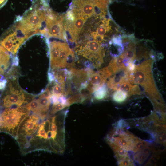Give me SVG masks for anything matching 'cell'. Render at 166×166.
I'll list each match as a JSON object with an SVG mask.
<instances>
[{
    "instance_id": "obj_1",
    "label": "cell",
    "mask_w": 166,
    "mask_h": 166,
    "mask_svg": "<svg viewBox=\"0 0 166 166\" xmlns=\"http://www.w3.org/2000/svg\"><path fill=\"white\" fill-rule=\"evenodd\" d=\"M68 109L41 117L39 124L32 135L18 144L22 155L37 151L58 154L65 148V120Z\"/></svg>"
},
{
    "instance_id": "obj_2",
    "label": "cell",
    "mask_w": 166,
    "mask_h": 166,
    "mask_svg": "<svg viewBox=\"0 0 166 166\" xmlns=\"http://www.w3.org/2000/svg\"><path fill=\"white\" fill-rule=\"evenodd\" d=\"M48 0H34L23 16L18 18L13 26L27 39L37 34L45 35Z\"/></svg>"
},
{
    "instance_id": "obj_3",
    "label": "cell",
    "mask_w": 166,
    "mask_h": 166,
    "mask_svg": "<svg viewBox=\"0 0 166 166\" xmlns=\"http://www.w3.org/2000/svg\"><path fill=\"white\" fill-rule=\"evenodd\" d=\"M153 62V59H148L136 66L135 70L130 74L128 80L132 84L140 85L155 105L162 108L164 103L152 74Z\"/></svg>"
},
{
    "instance_id": "obj_4",
    "label": "cell",
    "mask_w": 166,
    "mask_h": 166,
    "mask_svg": "<svg viewBox=\"0 0 166 166\" xmlns=\"http://www.w3.org/2000/svg\"><path fill=\"white\" fill-rule=\"evenodd\" d=\"M49 51L51 69L74 66L75 55L67 43L55 40L49 42Z\"/></svg>"
},
{
    "instance_id": "obj_5",
    "label": "cell",
    "mask_w": 166,
    "mask_h": 166,
    "mask_svg": "<svg viewBox=\"0 0 166 166\" xmlns=\"http://www.w3.org/2000/svg\"><path fill=\"white\" fill-rule=\"evenodd\" d=\"M30 112L25 105L6 108L0 114V132L7 133L15 139L20 124Z\"/></svg>"
},
{
    "instance_id": "obj_6",
    "label": "cell",
    "mask_w": 166,
    "mask_h": 166,
    "mask_svg": "<svg viewBox=\"0 0 166 166\" xmlns=\"http://www.w3.org/2000/svg\"><path fill=\"white\" fill-rule=\"evenodd\" d=\"M107 4L106 0H73L70 10L88 19L95 14H106Z\"/></svg>"
},
{
    "instance_id": "obj_7",
    "label": "cell",
    "mask_w": 166,
    "mask_h": 166,
    "mask_svg": "<svg viewBox=\"0 0 166 166\" xmlns=\"http://www.w3.org/2000/svg\"><path fill=\"white\" fill-rule=\"evenodd\" d=\"M45 36L53 38L66 42V34L60 15L48 8L45 21Z\"/></svg>"
},
{
    "instance_id": "obj_8",
    "label": "cell",
    "mask_w": 166,
    "mask_h": 166,
    "mask_svg": "<svg viewBox=\"0 0 166 166\" xmlns=\"http://www.w3.org/2000/svg\"><path fill=\"white\" fill-rule=\"evenodd\" d=\"M9 87L10 91L2 100L1 105L3 107L15 108L25 105L34 97L27 96L21 89L11 82L9 84Z\"/></svg>"
},
{
    "instance_id": "obj_9",
    "label": "cell",
    "mask_w": 166,
    "mask_h": 166,
    "mask_svg": "<svg viewBox=\"0 0 166 166\" xmlns=\"http://www.w3.org/2000/svg\"><path fill=\"white\" fill-rule=\"evenodd\" d=\"M2 37L0 45L13 55L16 53L20 46L27 40L13 26Z\"/></svg>"
},
{
    "instance_id": "obj_10",
    "label": "cell",
    "mask_w": 166,
    "mask_h": 166,
    "mask_svg": "<svg viewBox=\"0 0 166 166\" xmlns=\"http://www.w3.org/2000/svg\"><path fill=\"white\" fill-rule=\"evenodd\" d=\"M88 75V85L86 88L90 94L94 92L105 83L107 80L98 72H96L90 69H87Z\"/></svg>"
},
{
    "instance_id": "obj_11",
    "label": "cell",
    "mask_w": 166,
    "mask_h": 166,
    "mask_svg": "<svg viewBox=\"0 0 166 166\" xmlns=\"http://www.w3.org/2000/svg\"><path fill=\"white\" fill-rule=\"evenodd\" d=\"M120 90L127 93L128 96L140 94V89L138 85L130 83L128 79L123 80L116 86L114 90Z\"/></svg>"
},
{
    "instance_id": "obj_12",
    "label": "cell",
    "mask_w": 166,
    "mask_h": 166,
    "mask_svg": "<svg viewBox=\"0 0 166 166\" xmlns=\"http://www.w3.org/2000/svg\"><path fill=\"white\" fill-rule=\"evenodd\" d=\"M107 67L112 75L126 69L127 68L124 63L123 53L112 59Z\"/></svg>"
},
{
    "instance_id": "obj_13",
    "label": "cell",
    "mask_w": 166,
    "mask_h": 166,
    "mask_svg": "<svg viewBox=\"0 0 166 166\" xmlns=\"http://www.w3.org/2000/svg\"><path fill=\"white\" fill-rule=\"evenodd\" d=\"M110 142L114 143L118 145L122 149L126 150H131L133 149L134 144L133 142L129 139V137L126 136L125 137L117 138L112 137Z\"/></svg>"
},
{
    "instance_id": "obj_14",
    "label": "cell",
    "mask_w": 166,
    "mask_h": 166,
    "mask_svg": "<svg viewBox=\"0 0 166 166\" xmlns=\"http://www.w3.org/2000/svg\"><path fill=\"white\" fill-rule=\"evenodd\" d=\"M11 57L6 49L0 45V67L4 72L10 65Z\"/></svg>"
},
{
    "instance_id": "obj_15",
    "label": "cell",
    "mask_w": 166,
    "mask_h": 166,
    "mask_svg": "<svg viewBox=\"0 0 166 166\" xmlns=\"http://www.w3.org/2000/svg\"><path fill=\"white\" fill-rule=\"evenodd\" d=\"M127 45V46L123 53L124 57L129 61H134L136 56L135 43L131 41Z\"/></svg>"
},
{
    "instance_id": "obj_16",
    "label": "cell",
    "mask_w": 166,
    "mask_h": 166,
    "mask_svg": "<svg viewBox=\"0 0 166 166\" xmlns=\"http://www.w3.org/2000/svg\"><path fill=\"white\" fill-rule=\"evenodd\" d=\"M108 93V87L105 83L100 87L93 93V98L97 100H102L105 98Z\"/></svg>"
},
{
    "instance_id": "obj_17",
    "label": "cell",
    "mask_w": 166,
    "mask_h": 166,
    "mask_svg": "<svg viewBox=\"0 0 166 166\" xmlns=\"http://www.w3.org/2000/svg\"><path fill=\"white\" fill-rule=\"evenodd\" d=\"M142 150L136 154L135 159L139 163H143L147 158L150 153V149L148 147H144Z\"/></svg>"
},
{
    "instance_id": "obj_18",
    "label": "cell",
    "mask_w": 166,
    "mask_h": 166,
    "mask_svg": "<svg viewBox=\"0 0 166 166\" xmlns=\"http://www.w3.org/2000/svg\"><path fill=\"white\" fill-rule=\"evenodd\" d=\"M128 97V95L126 92L120 90H117L113 93L112 99L114 101L120 103L124 101Z\"/></svg>"
},
{
    "instance_id": "obj_19",
    "label": "cell",
    "mask_w": 166,
    "mask_h": 166,
    "mask_svg": "<svg viewBox=\"0 0 166 166\" xmlns=\"http://www.w3.org/2000/svg\"><path fill=\"white\" fill-rule=\"evenodd\" d=\"M50 92L51 95L55 96L58 98L63 95L67 97L64 89L55 81Z\"/></svg>"
},
{
    "instance_id": "obj_20",
    "label": "cell",
    "mask_w": 166,
    "mask_h": 166,
    "mask_svg": "<svg viewBox=\"0 0 166 166\" xmlns=\"http://www.w3.org/2000/svg\"><path fill=\"white\" fill-rule=\"evenodd\" d=\"M146 145V143L145 142L137 140L134 144V146L133 148L135 151L138 150H140L144 148Z\"/></svg>"
},
{
    "instance_id": "obj_21",
    "label": "cell",
    "mask_w": 166,
    "mask_h": 166,
    "mask_svg": "<svg viewBox=\"0 0 166 166\" xmlns=\"http://www.w3.org/2000/svg\"><path fill=\"white\" fill-rule=\"evenodd\" d=\"M117 157L121 159H124L127 157V154L123 149L115 150Z\"/></svg>"
},
{
    "instance_id": "obj_22",
    "label": "cell",
    "mask_w": 166,
    "mask_h": 166,
    "mask_svg": "<svg viewBox=\"0 0 166 166\" xmlns=\"http://www.w3.org/2000/svg\"><path fill=\"white\" fill-rule=\"evenodd\" d=\"M136 66L134 61H129L128 63L127 69L130 73H132L135 70Z\"/></svg>"
},
{
    "instance_id": "obj_23",
    "label": "cell",
    "mask_w": 166,
    "mask_h": 166,
    "mask_svg": "<svg viewBox=\"0 0 166 166\" xmlns=\"http://www.w3.org/2000/svg\"><path fill=\"white\" fill-rule=\"evenodd\" d=\"M132 161L130 159L125 158L121 161L120 164L122 166H129L132 165Z\"/></svg>"
},
{
    "instance_id": "obj_24",
    "label": "cell",
    "mask_w": 166,
    "mask_h": 166,
    "mask_svg": "<svg viewBox=\"0 0 166 166\" xmlns=\"http://www.w3.org/2000/svg\"><path fill=\"white\" fill-rule=\"evenodd\" d=\"M7 81L6 79L0 81V90H3L5 88Z\"/></svg>"
},
{
    "instance_id": "obj_25",
    "label": "cell",
    "mask_w": 166,
    "mask_h": 166,
    "mask_svg": "<svg viewBox=\"0 0 166 166\" xmlns=\"http://www.w3.org/2000/svg\"><path fill=\"white\" fill-rule=\"evenodd\" d=\"M48 78L50 83H52L55 80L54 75L53 72H49L48 73Z\"/></svg>"
},
{
    "instance_id": "obj_26",
    "label": "cell",
    "mask_w": 166,
    "mask_h": 166,
    "mask_svg": "<svg viewBox=\"0 0 166 166\" xmlns=\"http://www.w3.org/2000/svg\"><path fill=\"white\" fill-rule=\"evenodd\" d=\"M8 0H0V8L2 7L6 3Z\"/></svg>"
},
{
    "instance_id": "obj_27",
    "label": "cell",
    "mask_w": 166,
    "mask_h": 166,
    "mask_svg": "<svg viewBox=\"0 0 166 166\" xmlns=\"http://www.w3.org/2000/svg\"><path fill=\"white\" fill-rule=\"evenodd\" d=\"M157 158L156 157L154 156L152 157L151 159V163L152 164H155L156 163L157 161Z\"/></svg>"
},
{
    "instance_id": "obj_28",
    "label": "cell",
    "mask_w": 166,
    "mask_h": 166,
    "mask_svg": "<svg viewBox=\"0 0 166 166\" xmlns=\"http://www.w3.org/2000/svg\"><path fill=\"white\" fill-rule=\"evenodd\" d=\"M5 79V78L4 76L0 73V81H2Z\"/></svg>"
}]
</instances>
